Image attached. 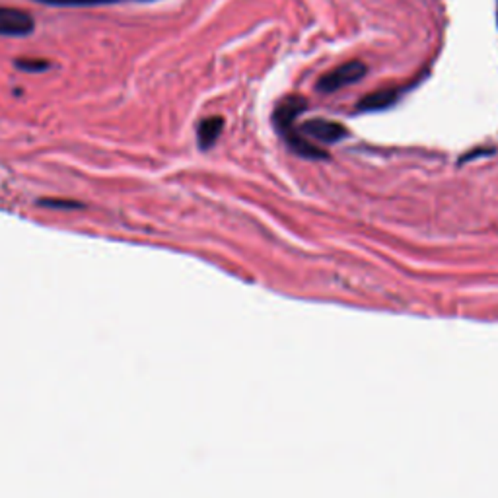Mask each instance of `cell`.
<instances>
[{"instance_id": "1", "label": "cell", "mask_w": 498, "mask_h": 498, "mask_svg": "<svg viewBox=\"0 0 498 498\" xmlns=\"http://www.w3.org/2000/svg\"><path fill=\"white\" fill-rule=\"evenodd\" d=\"M368 73V66L360 61H349V63L337 66L333 71H329L327 74H323L319 82H317V90L323 91V94H333V91L346 88L351 84L360 82Z\"/></svg>"}, {"instance_id": "4", "label": "cell", "mask_w": 498, "mask_h": 498, "mask_svg": "<svg viewBox=\"0 0 498 498\" xmlns=\"http://www.w3.org/2000/svg\"><path fill=\"white\" fill-rule=\"evenodd\" d=\"M308 108V101L300 96H290L284 101L279 103V108L274 111V127L279 129L281 133H286L292 129L294 119L298 117L300 113H304V109Z\"/></svg>"}, {"instance_id": "3", "label": "cell", "mask_w": 498, "mask_h": 498, "mask_svg": "<svg viewBox=\"0 0 498 498\" xmlns=\"http://www.w3.org/2000/svg\"><path fill=\"white\" fill-rule=\"evenodd\" d=\"M300 135L302 136H309L314 138L317 142H339L341 138L346 136V129L341 125V123H335V121H327V119H309L306 121L302 129H300Z\"/></svg>"}, {"instance_id": "9", "label": "cell", "mask_w": 498, "mask_h": 498, "mask_svg": "<svg viewBox=\"0 0 498 498\" xmlns=\"http://www.w3.org/2000/svg\"><path fill=\"white\" fill-rule=\"evenodd\" d=\"M138 2H150V0H138Z\"/></svg>"}, {"instance_id": "8", "label": "cell", "mask_w": 498, "mask_h": 498, "mask_svg": "<svg viewBox=\"0 0 498 498\" xmlns=\"http://www.w3.org/2000/svg\"><path fill=\"white\" fill-rule=\"evenodd\" d=\"M16 66L20 71H26V73H41V71L49 68V61H43V59H18Z\"/></svg>"}, {"instance_id": "2", "label": "cell", "mask_w": 498, "mask_h": 498, "mask_svg": "<svg viewBox=\"0 0 498 498\" xmlns=\"http://www.w3.org/2000/svg\"><path fill=\"white\" fill-rule=\"evenodd\" d=\"M34 29H36V20L29 12L0 6V36L26 37Z\"/></svg>"}, {"instance_id": "7", "label": "cell", "mask_w": 498, "mask_h": 498, "mask_svg": "<svg viewBox=\"0 0 498 498\" xmlns=\"http://www.w3.org/2000/svg\"><path fill=\"white\" fill-rule=\"evenodd\" d=\"M37 2L51 4V6H96V4H111L121 0H37Z\"/></svg>"}, {"instance_id": "5", "label": "cell", "mask_w": 498, "mask_h": 498, "mask_svg": "<svg viewBox=\"0 0 498 498\" xmlns=\"http://www.w3.org/2000/svg\"><path fill=\"white\" fill-rule=\"evenodd\" d=\"M399 98V88H383L370 94L368 98H364L358 103V111H381V109H388L390 105H393Z\"/></svg>"}, {"instance_id": "6", "label": "cell", "mask_w": 498, "mask_h": 498, "mask_svg": "<svg viewBox=\"0 0 498 498\" xmlns=\"http://www.w3.org/2000/svg\"><path fill=\"white\" fill-rule=\"evenodd\" d=\"M224 129V119L222 117H207L200 121L199 129H197V138H199V146L203 150H207L210 146H214L218 140V136Z\"/></svg>"}]
</instances>
